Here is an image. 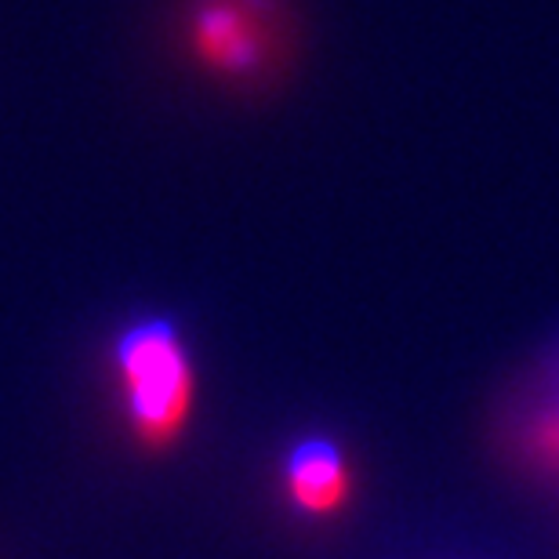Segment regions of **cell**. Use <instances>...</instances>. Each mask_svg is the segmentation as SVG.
Returning <instances> with one entry per match:
<instances>
[{
	"label": "cell",
	"mask_w": 559,
	"mask_h": 559,
	"mask_svg": "<svg viewBox=\"0 0 559 559\" xmlns=\"http://www.w3.org/2000/svg\"><path fill=\"white\" fill-rule=\"evenodd\" d=\"M117 374L128 421L142 443H167L189 415V356L167 320H139L117 342Z\"/></svg>",
	"instance_id": "obj_1"
},
{
	"label": "cell",
	"mask_w": 559,
	"mask_h": 559,
	"mask_svg": "<svg viewBox=\"0 0 559 559\" xmlns=\"http://www.w3.org/2000/svg\"><path fill=\"white\" fill-rule=\"evenodd\" d=\"M287 487L298 509L306 512H328L338 506L345 490L342 457L328 440H306L290 451L287 462Z\"/></svg>",
	"instance_id": "obj_2"
}]
</instances>
